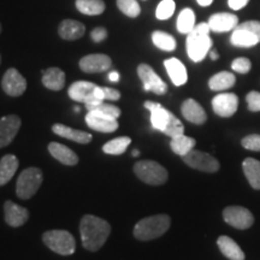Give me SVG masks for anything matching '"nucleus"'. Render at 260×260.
<instances>
[{
    "instance_id": "20e7f679",
    "label": "nucleus",
    "mask_w": 260,
    "mask_h": 260,
    "mask_svg": "<svg viewBox=\"0 0 260 260\" xmlns=\"http://www.w3.org/2000/svg\"><path fill=\"white\" fill-rule=\"evenodd\" d=\"M171 218L168 214H155L139 220L134 228V236L140 241H151L168 232Z\"/></svg>"
},
{
    "instance_id": "9d476101",
    "label": "nucleus",
    "mask_w": 260,
    "mask_h": 260,
    "mask_svg": "<svg viewBox=\"0 0 260 260\" xmlns=\"http://www.w3.org/2000/svg\"><path fill=\"white\" fill-rule=\"evenodd\" d=\"M188 167L195 170L204 172H216L219 170V161L209 153L201 151H190L189 153L182 157Z\"/></svg>"
},
{
    "instance_id": "c9c22d12",
    "label": "nucleus",
    "mask_w": 260,
    "mask_h": 260,
    "mask_svg": "<svg viewBox=\"0 0 260 260\" xmlns=\"http://www.w3.org/2000/svg\"><path fill=\"white\" fill-rule=\"evenodd\" d=\"M117 8L122 14L130 18L138 17L141 12L138 0H117Z\"/></svg>"
},
{
    "instance_id": "cd10ccee",
    "label": "nucleus",
    "mask_w": 260,
    "mask_h": 260,
    "mask_svg": "<svg viewBox=\"0 0 260 260\" xmlns=\"http://www.w3.org/2000/svg\"><path fill=\"white\" fill-rule=\"evenodd\" d=\"M242 169L252 188L260 190V161L254 158H246L242 162Z\"/></svg>"
},
{
    "instance_id": "39448f33",
    "label": "nucleus",
    "mask_w": 260,
    "mask_h": 260,
    "mask_svg": "<svg viewBox=\"0 0 260 260\" xmlns=\"http://www.w3.org/2000/svg\"><path fill=\"white\" fill-rule=\"evenodd\" d=\"M42 241L51 251L60 255H71L76 249L75 237L67 230H48L42 235Z\"/></svg>"
},
{
    "instance_id": "a211bd4d",
    "label": "nucleus",
    "mask_w": 260,
    "mask_h": 260,
    "mask_svg": "<svg viewBox=\"0 0 260 260\" xmlns=\"http://www.w3.org/2000/svg\"><path fill=\"white\" fill-rule=\"evenodd\" d=\"M211 31L213 32H226L234 30L239 25V17L230 12H218L209 18L207 22Z\"/></svg>"
},
{
    "instance_id": "473e14b6",
    "label": "nucleus",
    "mask_w": 260,
    "mask_h": 260,
    "mask_svg": "<svg viewBox=\"0 0 260 260\" xmlns=\"http://www.w3.org/2000/svg\"><path fill=\"white\" fill-rule=\"evenodd\" d=\"M152 41H153L155 47L165 52L175 51V48L177 46L175 38L161 30H155L152 32Z\"/></svg>"
},
{
    "instance_id": "9b49d317",
    "label": "nucleus",
    "mask_w": 260,
    "mask_h": 260,
    "mask_svg": "<svg viewBox=\"0 0 260 260\" xmlns=\"http://www.w3.org/2000/svg\"><path fill=\"white\" fill-rule=\"evenodd\" d=\"M98 87L99 86L93 82H88V81H76L69 87L68 94H69L70 99L77 103H83L84 105L95 104L100 102L96 98Z\"/></svg>"
},
{
    "instance_id": "a18cd8bd",
    "label": "nucleus",
    "mask_w": 260,
    "mask_h": 260,
    "mask_svg": "<svg viewBox=\"0 0 260 260\" xmlns=\"http://www.w3.org/2000/svg\"><path fill=\"white\" fill-rule=\"evenodd\" d=\"M197 3L200 6H203V8H207V6H210L211 4H212L213 0H197Z\"/></svg>"
},
{
    "instance_id": "4be33fe9",
    "label": "nucleus",
    "mask_w": 260,
    "mask_h": 260,
    "mask_svg": "<svg viewBox=\"0 0 260 260\" xmlns=\"http://www.w3.org/2000/svg\"><path fill=\"white\" fill-rule=\"evenodd\" d=\"M86 32V27L83 23L75 19H64L58 27V34L61 39L68 41L79 40Z\"/></svg>"
},
{
    "instance_id": "e433bc0d",
    "label": "nucleus",
    "mask_w": 260,
    "mask_h": 260,
    "mask_svg": "<svg viewBox=\"0 0 260 260\" xmlns=\"http://www.w3.org/2000/svg\"><path fill=\"white\" fill-rule=\"evenodd\" d=\"M175 10H176V4H175L174 0H161L157 6L155 10V17L159 21H167L172 15L175 14Z\"/></svg>"
},
{
    "instance_id": "6e6552de",
    "label": "nucleus",
    "mask_w": 260,
    "mask_h": 260,
    "mask_svg": "<svg viewBox=\"0 0 260 260\" xmlns=\"http://www.w3.org/2000/svg\"><path fill=\"white\" fill-rule=\"evenodd\" d=\"M230 42L235 47H253L260 42V22L247 21L234 29Z\"/></svg>"
},
{
    "instance_id": "7ed1b4c3",
    "label": "nucleus",
    "mask_w": 260,
    "mask_h": 260,
    "mask_svg": "<svg viewBox=\"0 0 260 260\" xmlns=\"http://www.w3.org/2000/svg\"><path fill=\"white\" fill-rule=\"evenodd\" d=\"M210 31L209 23L203 22L195 25L193 30L187 34V54L194 63L203 61L212 48L213 42L210 37Z\"/></svg>"
},
{
    "instance_id": "f03ea898",
    "label": "nucleus",
    "mask_w": 260,
    "mask_h": 260,
    "mask_svg": "<svg viewBox=\"0 0 260 260\" xmlns=\"http://www.w3.org/2000/svg\"><path fill=\"white\" fill-rule=\"evenodd\" d=\"M144 106L151 112V123L153 129L164 133L170 138L183 134L184 126L182 122L160 104L146 102Z\"/></svg>"
},
{
    "instance_id": "5701e85b",
    "label": "nucleus",
    "mask_w": 260,
    "mask_h": 260,
    "mask_svg": "<svg viewBox=\"0 0 260 260\" xmlns=\"http://www.w3.org/2000/svg\"><path fill=\"white\" fill-rule=\"evenodd\" d=\"M52 132L54 134H57L60 138L71 140V141L77 142V144H89L92 141L93 136L89 134V133L82 132V130H77V129H73L70 126H67L64 124H54L52 126Z\"/></svg>"
},
{
    "instance_id": "79ce46f5",
    "label": "nucleus",
    "mask_w": 260,
    "mask_h": 260,
    "mask_svg": "<svg viewBox=\"0 0 260 260\" xmlns=\"http://www.w3.org/2000/svg\"><path fill=\"white\" fill-rule=\"evenodd\" d=\"M104 95H105V99L112 100V102H117V100L121 99V92L115 88H110V87H103Z\"/></svg>"
},
{
    "instance_id": "2eb2a0df",
    "label": "nucleus",
    "mask_w": 260,
    "mask_h": 260,
    "mask_svg": "<svg viewBox=\"0 0 260 260\" xmlns=\"http://www.w3.org/2000/svg\"><path fill=\"white\" fill-rule=\"evenodd\" d=\"M80 69L87 74H99L109 70L112 67L111 58L103 53L88 54L81 58Z\"/></svg>"
},
{
    "instance_id": "aec40b11",
    "label": "nucleus",
    "mask_w": 260,
    "mask_h": 260,
    "mask_svg": "<svg viewBox=\"0 0 260 260\" xmlns=\"http://www.w3.org/2000/svg\"><path fill=\"white\" fill-rule=\"evenodd\" d=\"M181 112L182 116L193 124L200 125L207 121V115L203 106L194 99L184 100L181 106Z\"/></svg>"
},
{
    "instance_id": "8fccbe9b",
    "label": "nucleus",
    "mask_w": 260,
    "mask_h": 260,
    "mask_svg": "<svg viewBox=\"0 0 260 260\" xmlns=\"http://www.w3.org/2000/svg\"><path fill=\"white\" fill-rule=\"evenodd\" d=\"M0 63H2V57H0Z\"/></svg>"
},
{
    "instance_id": "2f4dec72",
    "label": "nucleus",
    "mask_w": 260,
    "mask_h": 260,
    "mask_svg": "<svg viewBox=\"0 0 260 260\" xmlns=\"http://www.w3.org/2000/svg\"><path fill=\"white\" fill-rule=\"evenodd\" d=\"M195 25L197 24H195V14L193 10L189 8L182 10L176 22L178 32H181V34H189L195 28Z\"/></svg>"
},
{
    "instance_id": "7c9ffc66",
    "label": "nucleus",
    "mask_w": 260,
    "mask_h": 260,
    "mask_svg": "<svg viewBox=\"0 0 260 260\" xmlns=\"http://www.w3.org/2000/svg\"><path fill=\"white\" fill-rule=\"evenodd\" d=\"M75 6L81 14L87 16L102 15L106 8L104 0H76Z\"/></svg>"
},
{
    "instance_id": "412c9836",
    "label": "nucleus",
    "mask_w": 260,
    "mask_h": 260,
    "mask_svg": "<svg viewBox=\"0 0 260 260\" xmlns=\"http://www.w3.org/2000/svg\"><path fill=\"white\" fill-rule=\"evenodd\" d=\"M164 67L167 73L175 86L180 87L187 83L188 74L184 64L177 58H169L164 61Z\"/></svg>"
},
{
    "instance_id": "1a4fd4ad",
    "label": "nucleus",
    "mask_w": 260,
    "mask_h": 260,
    "mask_svg": "<svg viewBox=\"0 0 260 260\" xmlns=\"http://www.w3.org/2000/svg\"><path fill=\"white\" fill-rule=\"evenodd\" d=\"M138 75L144 83L146 92H153L157 95H164L168 92L167 83L158 76L153 68L148 64H140L138 67Z\"/></svg>"
},
{
    "instance_id": "6ab92c4d",
    "label": "nucleus",
    "mask_w": 260,
    "mask_h": 260,
    "mask_svg": "<svg viewBox=\"0 0 260 260\" xmlns=\"http://www.w3.org/2000/svg\"><path fill=\"white\" fill-rule=\"evenodd\" d=\"M4 212L5 222L12 228L22 226L29 218V211L27 209L10 200L4 204Z\"/></svg>"
},
{
    "instance_id": "393cba45",
    "label": "nucleus",
    "mask_w": 260,
    "mask_h": 260,
    "mask_svg": "<svg viewBox=\"0 0 260 260\" xmlns=\"http://www.w3.org/2000/svg\"><path fill=\"white\" fill-rule=\"evenodd\" d=\"M42 84L50 90H58L64 88L65 84V74L59 68H48L42 71Z\"/></svg>"
},
{
    "instance_id": "423d86ee",
    "label": "nucleus",
    "mask_w": 260,
    "mask_h": 260,
    "mask_svg": "<svg viewBox=\"0 0 260 260\" xmlns=\"http://www.w3.org/2000/svg\"><path fill=\"white\" fill-rule=\"evenodd\" d=\"M134 172L139 180L151 186H160L168 181V171L153 160H140L134 164Z\"/></svg>"
},
{
    "instance_id": "b1692460",
    "label": "nucleus",
    "mask_w": 260,
    "mask_h": 260,
    "mask_svg": "<svg viewBox=\"0 0 260 260\" xmlns=\"http://www.w3.org/2000/svg\"><path fill=\"white\" fill-rule=\"evenodd\" d=\"M48 152H50L52 157H54V159H57L58 161H60L64 165L73 167V165H76L79 162V157L74 151H71L67 146L58 144V142H51L48 145Z\"/></svg>"
},
{
    "instance_id": "58836bf2",
    "label": "nucleus",
    "mask_w": 260,
    "mask_h": 260,
    "mask_svg": "<svg viewBox=\"0 0 260 260\" xmlns=\"http://www.w3.org/2000/svg\"><path fill=\"white\" fill-rule=\"evenodd\" d=\"M241 145L243 148L253 152H260V135L252 134L242 139Z\"/></svg>"
},
{
    "instance_id": "ddd939ff",
    "label": "nucleus",
    "mask_w": 260,
    "mask_h": 260,
    "mask_svg": "<svg viewBox=\"0 0 260 260\" xmlns=\"http://www.w3.org/2000/svg\"><path fill=\"white\" fill-rule=\"evenodd\" d=\"M3 90L10 96L22 95L27 89V80L15 68H10L3 76Z\"/></svg>"
},
{
    "instance_id": "4468645a",
    "label": "nucleus",
    "mask_w": 260,
    "mask_h": 260,
    "mask_svg": "<svg viewBox=\"0 0 260 260\" xmlns=\"http://www.w3.org/2000/svg\"><path fill=\"white\" fill-rule=\"evenodd\" d=\"M239 107V98L234 93H220L212 99V109L217 116L232 117Z\"/></svg>"
},
{
    "instance_id": "dca6fc26",
    "label": "nucleus",
    "mask_w": 260,
    "mask_h": 260,
    "mask_svg": "<svg viewBox=\"0 0 260 260\" xmlns=\"http://www.w3.org/2000/svg\"><path fill=\"white\" fill-rule=\"evenodd\" d=\"M21 118L16 115H9L0 119V148L11 144L21 128Z\"/></svg>"
},
{
    "instance_id": "de8ad7c7",
    "label": "nucleus",
    "mask_w": 260,
    "mask_h": 260,
    "mask_svg": "<svg viewBox=\"0 0 260 260\" xmlns=\"http://www.w3.org/2000/svg\"><path fill=\"white\" fill-rule=\"evenodd\" d=\"M139 154H140V152L138 151V149H134V151H133V157H138Z\"/></svg>"
},
{
    "instance_id": "f8f14e48",
    "label": "nucleus",
    "mask_w": 260,
    "mask_h": 260,
    "mask_svg": "<svg viewBox=\"0 0 260 260\" xmlns=\"http://www.w3.org/2000/svg\"><path fill=\"white\" fill-rule=\"evenodd\" d=\"M223 218L225 222L239 230H246L254 223V217L251 211L242 206H229L223 211Z\"/></svg>"
},
{
    "instance_id": "09e8293b",
    "label": "nucleus",
    "mask_w": 260,
    "mask_h": 260,
    "mask_svg": "<svg viewBox=\"0 0 260 260\" xmlns=\"http://www.w3.org/2000/svg\"><path fill=\"white\" fill-rule=\"evenodd\" d=\"M0 32H2V24H0Z\"/></svg>"
},
{
    "instance_id": "f257e3e1",
    "label": "nucleus",
    "mask_w": 260,
    "mask_h": 260,
    "mask_svg": "<svg viewBox=\"0 0 260 260\" xmlns=\"http://www.w3.org/2000/svg\"><path fill=\"white\" fill-rule=\"evenodd\" d=\"M110 233H111V225L105 219L99 218L93 214H86L81 219V240H82V245L87 251H99L105 245Z\"/></svg>"
},
{
    "instance_id": "f704fd0d",
    "label": "nucleus",
    "mask_w": 260,
    "mask_h": 260,
    "mask_svg": "<svg viewBox=\"0 0 260 260\" xmlns=\"http://www.w3.org/2000/svg\"><path fill=\"white\" fill-rule=\"evenodd\" d=\"M86 109L88 111H96L100 113H104V115L112 117V118H118L121 116V110L115 105H111V104H106L104 102H99L95 104H88L86 105Z\"/></svg>"
},
{
    "instance_id": "72a5a7b5",
    "label": "nucleus",
    "mask_w": 260,
    "mask_h": 260,
    "mask_svg": "<svg viewBox=\"0 0 260 260\" xmlns=\"http://www.w3.org/2000/svg\"><path fill=\"white\" fill-rule=\"evenodd\" d=\"M132 144V139L128 136H119L109 141L107 144L103 146V151L106 154H112V155H119L124 153L126 148L129 147V145Z\"/></svg>"
},
{
    "instance_id": "4c0bfd02",
    "label": "nucleus",
    "mask_w": 260,
    "mask_h": 260,
    "mask_svg": "<svg viewBox=\"0 0 260 260\" xmlns=\"http://www.w3.org/2000/svg\"><path fill=\"white\" fill-rule=\"evenodd\" d=\"M232 69L239 74H248L252 69V63L248 58H236L232 63Z\"/></svg>"
},
{
    "instance_id": "c85d7f7f",
    "label": "nucleus",
    "mask_w": 260,
    "mask_h": 260,
    "mask_svg": "<svg viewBox=\"0 0 260 260\" xmlns=\"http://www.w3.org/2000/svg\"><path fill=\"white\" fill-rule=\"evenodd\" d=\"M235 82V75L229 73V71H220V73L213 75L209 80V87L214 92H222V90L232 88Z\"/></svg>"
},
{
    "instance_id": "f3484780",
    "label": "nucleus",
    "mask_w": 260,
    "mask_h": 260,
    "mask_svg": "<svg viewBox=\"0 0 260 260\" xmlns=\"http://www.w3.org/2000/svg\"><path fill=\"white\" fill-rule=\"evenodd\" d=\"M86 123L90 129L100 133H113L118 128V122L116 118L96 111H88L86 116Z\"/></svg>"
},
{
    "instance_id": "37998d69",
    "label": "nucleus",
    "mask_w": 260,
    "mask_h": 260,
    "mask_svg": "<svg viewBox=\"0 0 260 260\" xmlns=\"http://www.w3.org/2000/svg\"><path fill=\"white\" fill-rule=\"evenodd\" d=\"M249 0H228V5L232 10H235V11H239V10H242L246 8L247 4H248Z\"/></svg>"
},
{
    "instance_id": "c03bdc74",
    "label": "nucleus",
    "mask_w": 260,
    "mask_h": 260,
    "mask_svg": "<svg viewBox=\"0 0 260 260\" xmlns=\"http://www.w3.org/2000/svg\"><path fill=\"white\" fill-rule=\"evenodd\" d=\"M109 80L111 81V82H118L119 74L117 73V71H111V73L109 74Z\"/></svg>"
},
{
    "instance_id": "bb28decb",
    "label": "nucleus",
    "mask_w": 260,
    "mask_h": 260,
    "mask_svg": "<svg viewBox=\"0 0 260 260\" xmlns=\"http://www.w3.org/2000/svg\"><path fill=\"white\" fill-rule=\"evenodd\" d=\"M18 169V159L14 154H6L0 160V186H4L15 176Z\"/></svg>"
},
{
    "instance_id": "ea45409f",
    "label": "nucleus",
    "mask_w": 260,
    "mask_h": 260,
    "mask_svg": "<svg viewBox=\"0 0 260 260\" xmlns=\"http://www.w3.org/2000/svg\"><path fill=\"white\" fill-rule=\"evenodd\" d=\"M247 105H248V110L252 112H259L260 111V93L252 90L247 94L246 96Z\"/></svg>"
},
{
    "instance_id": "0eeeda50",
    "label": "nucleus",
    "mask_w": 260,
    "mask_h": 260,
    "mask_svg": "<svg viewBox=\"0 0 260 260\" xmlns=\"http://www.w3.org/2000/svg\"><path fill=\"white\" fill-rule=\"evenodd\" d=\"M42 181H44V175L40 169L35 167L25 169L18 176L17 184H16L17 197L22 200L30 199L39 190Z\"/></svg>"
},
{
    "instance_id": "a19ab883",
    "label": "nucleus",
    "mask_w": 260,
    "mask_h": 260,
    "mask_svg": "<svg viewBox=\"0 0 260 260\" xmlns=\"http://www.w3.org/2000/svg\"><path fill=\"white\" fill-rule=\"evenodd\" d=\"M107 38V30L104 27H98L90 31V39L94 42H102Z\"/></svg>"
},
{
    "instance_id": "c756f323",
    "label": "nucleus",
    "mask_w": 260,
    "mask_h": 260,
    "mask_svg": "<svg viewBox=\"0 0 260 260\" xmlns=\"http://www.w3.org/2000/svg\"><path fill=\"white\" fill-rule=\"evenodd\" d=\"M195 144H197V141L193 138L181 134L171 138L170 147L175 154L180 155V157H184L190 151H193Z\"/></svg>"
},
{
    "instance_id": "a878e982",
    "label": "nucleus",
    "mask_w": 260,
    "mask_h": 260,
    "mask_svg": "<svg viewBox=\"0 0 260 260\" xmlns=\"http://www.w3.org/2000/svg\"><path fill=\"white\" fill-rule=\"evenodd\" d=\"M217 245H218L223 255L226 256L228 259L245 260V253L240 248V246L233 239H230L229 236H220L217 240Z\"/></svg>"
},
{
    "instance_id": "49530a36",
    "label": "nucleus",
    "mask_w": 260,
    "mask_h": 260,
    "mask_svg": "<svg viewBox=\"0 0 260 260\" xmlns=\"http://www.w3.org/2000/svg\"><path fill=\"white\" fill-rule=\"evenodd\" d=\"M209 54H210L211 59H212V60H217V59H218V58H219L218 53H217V52L214 51V50H211V51L209 52Z\"/></svg>"
}]
</instances>
